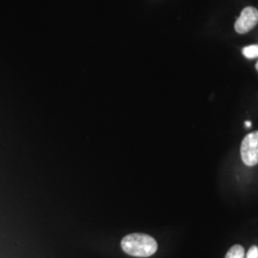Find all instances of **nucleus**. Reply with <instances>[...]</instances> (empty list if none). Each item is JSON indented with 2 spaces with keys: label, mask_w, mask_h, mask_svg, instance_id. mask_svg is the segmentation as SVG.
Returning a JSON list of instances; mask_svg holds the SVG:
<instances>
[{
  "label": "nucleus",
  "mask_w": 258,
  "mask_h": 258,
  "mask_svg": "<svg viewBox=\"0 0 258 258\" xmlns=\"http://www.w3.org/2000/svg\"><path fill=\"white\" fill-rule=\"evenodd\" d=\"M240 153L246 166H253L258 164V131L248 134L242 141Z\"/></svg>",
  "instance_id": "nucleus-2"
},
{
  "label": "nucleus",
  "mask_w": 258,
  "mask_h": 258,
  "mask_svg": "<svg viewBox=\"0 0 258 258\" xmlns=\"http://www.w3.org/2000/svg\"><path fill=\"white\" fill-rule=\"evenodd\" d=\"M243 55L247 58H254L258 56V45H250V46L245 47L242 51Z\"/></svg>",
  "instance_id": "nucleus-5"
},
{
  "label": "nucleus",
  "mask_w": 258,
  "mask_h": 258,
  "mask_svg": "<svg viewBox=\"0 0 258 258\" xmlns=\"http://www.w3.org/2000/svg\"><path fill=\"white\" fill-rule=\"evenodd\" d=\"M258 23V10L254 7H246L241 12L239 18L234 24L235 31L244 35L256 26Z\"/></svg>",
  "instance_id": "nucleus-3"
},
{
  "label": "nucleus",
  "mask_w": 258,
  "mask_h": 258,
  "mask_svg": "<svg viewBox=\"0 0 258 258\" xmlns=\"http://www.w3.org/2000/svg\"><path fill=\"white\" fill-rule=\"evenodd\" d=\"M255 68H256V70H257V71H258V61H257V63H256V65H255Z\"/></svg>",
  "instance_id": "nucleus-8"
},
{
  "label": "nucleus",
  "mask_w": 258,
  "mask_h": 258,
  "mask_svg": "<svg viewBox=\"0 0 258 258\" xmlns=\"http://www.w3.org/2000/svg\"><path fill=\"white\" fill-rule=\"evenodd\" d=\"M246 258H258V248L256 246H252L249 249Z\"/></svg>",
  "instance_id": "nucleus-6"
},
{
  "label": "nucleus",
  "mask_w": 258,
  "mask_h": 258,
  "mask_svg": "<svg viewBox=\"0 0 258 258\" xmlns=\"http://www.w3.org/2000/svg\"><path fill=\"white\" fill-rule=\"evenodd\" d=\"M245 125H246V127H250V126H251V121L247 120V121L245 122Z\"/></svg>",
  "instance_id": "nucleus-7"
},
{
  "label": "nucleus",
  "mask_w": 258,
  "mask_h": 258,
  "mask_svg": "<svg viewBox=\"0 0 258 258\" xmlns=\"http://www.w3.org/2000/svg\"><path fill=\"white\" fill-rule=\"evenodd\" d=\"M121 249L129 255L148 257L156 252V240L144 233H132L121 240Z\"/></svg>",
  "instance_id": "nucleus-1"
},
{
  "label": "nucleus",
  "mask_w": 258,
  "mask_h": 258,
  "mask_svg": "<svg viewBox=\"0 0 258 258\" xmlns=\"http://www.w3.org/2000/svg\"><path fill=\"white\" fill-rule=\"evenodd\" d=\"M225 258H245V249L240 245L232 246Z\"/></svg>",
  "instance_id": "nucleus-4"
}]
</instances>
